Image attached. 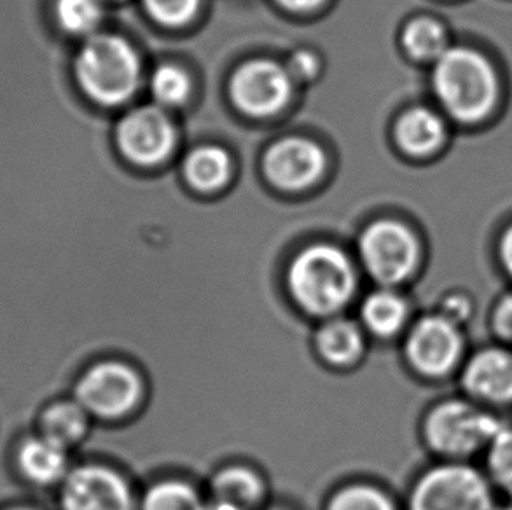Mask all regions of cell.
Instances as JSON below:
<instances>
[{"instance_id": "obj_15", "label": "cell", "mask_w": 512, "mask_h": 510, "mask_svg": "<svg viewBox=\"0 0 512 510\" xmlns=\"http://www.w3.org/2000/svg\"><path fill=\"white\" fill-rule=\"evenodd\" d=\"M444 126L429 109H413L402 116L397 125V140L404 151L427 154L441 144Z\"/></svg>"}, {"instance_id": "obj_1", "label": "cell", "mask_w": 512, "mask_h": 510, "mask_svg": "<svg viewBox=\"0 0 512 510\" xmlns=\"http://www.w3.org/2000/svg\"><path fill=\"white\" fill-rule=\"evenodd\" d=\"M434 88L453 118L474 123L492 111L497 98V77L485 56L472 49H446L437 58Z\"/></svg>"}, {"instance_id": "obj_8", "label": "cell", "mask_w": 512, "mask_h": 510, "mask_svg": "<svg viewBox=\"0 0 512 510\" xmlns=\"http://www.w3.org/2000/svg\"><path fill=\"white\" fill-rule=\"evenodd\" d=\"M140 381L132 369L105 362L93 367L77 385L81 407L102 418H119L132 411L140 397Z\"/></svg>"}, {"instance_id": "obj_25", "label": "cell", "mask_w": 512, "mask_h": 510, "mask_svg": "<svg viewBox=\"0 0 512 510\" xmlns=\"http://www.w3.org/2000/svg\"><path fill=\"white\" fill-rule=\"evenodd\" d=\"M154 97L160 100L161 104H180L187 97L189 91V79L186 74L173 65H165L154 74L153 83Z\"/></svg>"}, {"instance_id": "obj_21", "label": "cell", "mask_w": 512, "mask_h": 510, "mask_svg": "<svg viewBox=\"0 0 512 510\" xmlns=\"http://www.w3.org/2000/svg\"><path fill=\"white\" fill-rule=\"evenodd\" d=\"M44 437L62 448L72 446L86 432V414L83 407L74 404H58L42 418Z\"/></svg>"}, {"instance_id": "obj_34", "label": "cell", "mask_w": 512, "mask_h": 510, "mask_svg": "<svg viewBox=\"0 0 512 510\" xmlns=\"http://www.w3.org/2000/svg\"><path fill=\"white\" fill-rule=\"evenodd\" d=\"M14 510H27V509H14Z\"/></svg>"}, {"instance_id": "obj_19", "label": "cell", "mask_w": 512, "mask_h": 510, "mask_svg": "<svg viewBox=\"0 0 512 510\" xmlns=\"http://www.w3.org/2000/svg\"><path fill=\"white\" fill-rule=\"evenodd\" d=\"M319 352L322 357L336 364V366H345L357 359L362 350V338H360L357 327L348 322H331L319 332Z\"/></svg>"}, {"instance_id": "obj_31", "label": "cell", "mask_w": 512, "mask_h": 510, "mask_svg": "<svg viewBox=\"0 0 512 510\" xmlns=\"http://www.w3.org/2000/svg\"><path fill=\"white\" fill-rule=\"evenodd\" d=\"M280 4H284L289 9L294 11H306V9H313V7L319 6L322 0H278Z\"/></svg>"}, {"instance_id": "obj_7", "label": "cell", "mask_w": 512, "mask_h": 510, "mask_svg": "<svg viewBox=\"0 0 512 510\" xmlns=\"http://www.w3.org/2000/svg\"><path fill=\"white\" fill-rule=\"evenodd\" d=\"M464 338L457 322L444 315L425 317L409 334L408 353L411 366L429 378H441L457 366L462 355Z\"/></svg>"}, {"instance_id": "obj_17", "label": "cell", "mask_w": 512, "mask_h": 510, "mask_svg": "<svg viewBox=\"0 0 512 510\" xmlns=\"http://www.w3.org/2000/svg\"><path fill=\"white\" fill-rule=\"evenodd\" d=\"M49 14L55 28L67 35H90L100 23V0H51Z\"/></svg>"}, {"instance_id": "obj_30", "label": "cell", "mask_w": 512, "mask_h": 510, "mask_svg": "<svg viewBox=\"0 0 512 510\" xmlns=\"http://www.w3.org/2000/svg\"><path fill=\"white\" fill-rule=\"evenodd\" d=\"M500 259L504 262V268L512 278V226L507 229L506 235L502 236L500 242Z\"/></svg>"}, {"instance_id": "obj_33", "label": "cell", "mask_w": 512, "mask_h": 510, "mask_svg": "<svg viewBox=\"0 0 512 510\" xmlns=\"http://www.w3.org/2000/svg\"><path fill=\"white\" fill-rule=\"evenodd\" d=\"M499 510H512V505H509V507H502V509Z\"/></svg>"}, {"instance_id": "obj_5", "label": "cell", "mask_w": 512, "mask_h": 510, "mask_svg": "<svg viewBox=\"0 0 512 510\" xmlns=\"http://www.w3.org/2000/svg\"><path fill=\"white\" fill-rule=\"evenodd\" d=\"M411 510H493L492 488L478 470L448 463L430 470L416 484Z\"/></svg>"}, {"instance_id": "obj_10", "label": "cell", "mask_w": 512, "mask_h": 510, "mask_svg": "<svg viewBox=\"0 0 512 510\" xmlns=\"http://www.w3.org/2000/svg\"><path fill=\"white\" fill-rule=\"evenodd\" d=\"M118 142L139 165H154L167 156L173 142L170 121L158 109H139L126 116L118 130Z\"/></svg>"}, {"instance_id": "obj_23", "label": "cell", "mask_w": 512, "mask_h": 510, "mask_svg": "<svg viewBox=\"0 0 512 510\" xmlns=\"http://www.w3.org/2000/svg\"><path fill=\"white\" fill-rule=\"evenodd\" d=\"M488 470L497 486L512 497V428H504L488 446Z\"/></svg>"}, {"instance_id": "obj_4", "label": "cell", "mask_w": 512, "mask_h": 510, "mask_svg": "<svg viewBox=\"0 0 512 510\" xmlns=\"http://www.w3.org/2000/svg\"><path fill=\"white\" fill-rule=\"evenodd\" d=\"M502 430L493 414L465 402L448 400L429 414L425 421V437L430 448L451 458H465L490 446L495 435Z\"/></svg>"}, {"instance_id": "obj_6", "label": "cell", "mask_w": 512, "mask_h": 510, "mask_svg": "<svg viewBox=\"0 0 512 510\" xmlns=\"http://www.w3.org/2000/svg\"><path fill=\"white\" fill-rule=\"evenodd\" d=\"M360 254L374 280L395 285L413 273L418 262V243L399 222L381 221L362 236Z\"/></svg>"}, {"instance_id": "obj_13", "label": "cell", "mask_w": 512, "mask_h": 510, "mask_svg": "<svg viewBox=\"0 0 512 510\" xmlns=\"http://www.w3.org/2000/svg\"><path fill=\"white\" fill-rule=\"evenodd\" d=\"M462 383L472 397L488 404L512 402V350L485 348L467 362Z\"/></svg>"}, {"instance_id": "obj_22", "label": "cell", "mask_w": 512, "mask_h": 510, "mask_svg": "<svg viewBox=\"0 0 512 510\" xmlns=\"http://www.w3.org/2000/svg\"><path fill=\"white\" fill-rule=\"evenodd\" d=\"M404 44L415 58L437 60L446 51V35L436 21L416 20L406 28Z\"/></svg>"}, {"instance_id": "obj_20", "label": "cell", "mask_w": 512, "mask_h": 510, "mask_svg": "<svg viewBox=\"0 0 512 510\" xmlns=\"http://www.w3.org/2000/svg\"><path fill=\"white\" fill-rule=\"evenodd\" d=\"M228 172V156L217 147H201L187 158V179L201 191L221 187L228 179Z\"/></svg>"}, {"instance_id": "obj_2", "label": "cell", "mask_w": 512, "mask_h": 510, "mask_svg": "<svg viewBox=\"0 0 512 510\" xmlns=\"http://www.w3.org/2000/svg\"><path fill=\"white\" fill-rule=\"evenodd\" d=\"M74 77L86 97L100 105H116L139 84V58L123 39L91 35L74 56Z\"/></svg>"}, {"instance_id": "obj_14", "label": "cell", "mask_w": 512, "mask_h": 510, "mask_svg": "<svg viewBox=\"0 0 512 510\" xmlns=\"http://www.w3.org/2000/svg\"><path fill=\"white\" fill-rule=\"evenodd\" d=\"M20 467L34 483H55L67 467L65 448L46 437L27 442L20 451Z\"/></svg>"}, {"instance_id": "obj_29", "label": "cell", "mask_w": 512, "mask_h": 510, "mask_svg": "<svg viewBox=\"0 0 512 510\" xmlns=\"http://www.w3.org/2000/svg\"><path fill=\"white\" fill-rule=\"evenodd\" d=\"M291 69L298 77H312L317 69V62L310 53H298L292 58Z\"/></svg>"}, {"instance_id": "obj_9", "label": "cell", "mask_w": 512, "mask_h": 510, "mask_svg": "<svg viewBox=\"0 0 512 510\" xmlns=\"http://www.w3.org/2000/svg\"><path fill=\"white\" fill-rule=\"evenodd\" d=\"M231 93L242 111L268 116L285 104L291 93V77L277 63L250 62L236 72Z\"/></svg>"}, {"instance_id": "obj_11", "label": "cell", "mask_w": 512, "mask_h": 510, "mask_svg": "<svg viewBox=\"0 0 512 510\" xmlns=\"http://www.w3.org/2000/svg\"><path fill=\"white\" fill-rule=\"evenodd\" d=\"M62 502L65 510H130V493L111 470L86 467L70 474Z\"/></svg>"}, {"instance_id": "obj_18", "label": "cell", "mask_w": 512, "mask_h": 510, "mask_svg": "<svg viewBox=\"0 0 512 510\" xmlns=\"http://www.w3.org/2000/svg\"><path fill=\"white\" fill-rule=\"evenodd\" d=\"M406 315H408L406 303L401 297L395 296L394 292H387V290L369 296L362 308V317L367 327L383 338L399 331L406 320Z\"/></svg>"}, {"instance_id": "obj_26", "label": "cell", "mask_w": 512, "mask_h": 510, "mask_svg": "<svg viewBox=\"0 0 512 510\" xmlns=\"http://www.w3.org/2000/svg\"><path fill=\"white\" fill-rule=\"evenodd\" d=\"M329 510H394L390 500L369 486H353L336 495Z\"/></svg>"}, {"instance_id": "obj_12", "label": "cell", "mask_w": 512, "mask_h": 510, "mask_svg": "<svg viewBox=\"0 0 512 510\" xmlns=\"http://www.w3.org/2000/svg\"><path fill=\"white\" fill-rule=\"evenodd\" d=\"M324 156L317 145L305 138H287L271 147L266 156V173L275 186L303 189L319 177Z\"/></svg>"}, {"instance_id": "obj_24", "label": "cell", "mask_w": 512, "mask_h": 510, "mask_svg": "<svg viewBox=\"0 0 512 510\" xmlns=\"http://www.w3.org/2000/svg\"><path fill=\"white\" fill-rule=\"evenodd\" d=\"M200 502L186 484L165 483L147 493L144 510H201Z\"/></svg>"}, {"instance_id": "obj_3", "label": "cell", "mask_w": 512, "mask_h": 510, "mask_svg": "<svg viewBox=\"0 0 512 510\" xmlns=\"http://www.w3.org/2000/svg\"><path fill=\"white\" fill-rule=\"evenodd\" d=\"M289 287L301 308L313 315H331L345 306L353 292V271L346 255L317 245L294 259Z\"/></svg>"}, {"instance_id": "obj_32", "label": "cell", "mask_w": 512, "mask_h": 510, "mask_svg": "<svg viewBox=\"0 0 512 510\" xmlns=\"http://www.w3.org/2000/svg\"><path fill=\"white\" fill-rule=\"evenodd\" d=\"M201 510H224L222 507H219V505L212 504L210 507H203Z\"/></svg>"}, {"instance_id": "obj_16", "label": "cell", "mask_w": 512, "mask_h": 510, "mask_svg": "<svg viewBox=\"0 0 512 510\" xmlns=\"http://www.w3.org/2000/svg\"><path fill=\"white\" fill-rule=\"evenodd\" d=\"M261 495L257 477L245 469H228L215 477L214 504L226 510H249Z\"/></svg>"}, {"instance_id": "obj_27", "label": "cell", "mask_w": 512, "mask_h": 510, "mask_svg": "<svg viewBox=\"0 0 512 510\" xmlns=\"http://www.w3.org/2000/svg\"><path fill=\"white\" fill-rule=\"evenodd\" d=\"M149 13L165 25H180L193 18L198 0H146Z\"/></svg>"}, {"instance_id": "obj_28", "label": "cell", "mask_w": 512, "mask_h": 510, "mask_svg": "<svg viewBox=\"0 0 512 510\" xmlns=\"http://www.w3.org/2000/svg\"><path fill=\"white\" fill-rule=\"evenodd\" d=\"M493 331L504 343L512 345V294L502 297L493 310Z\"/></svg>"}]
</instances>
